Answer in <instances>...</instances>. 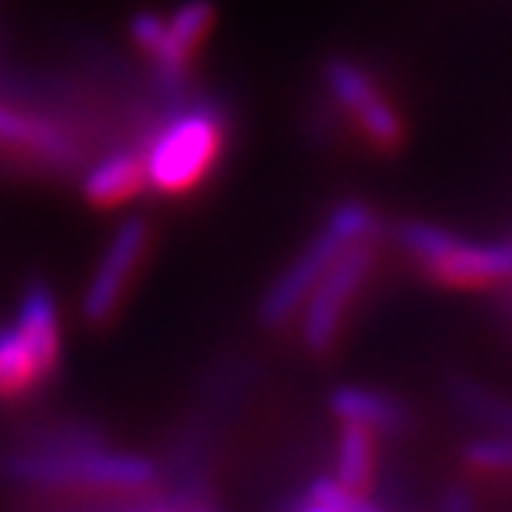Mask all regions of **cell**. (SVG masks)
Instances as JSON below:
<instances>
[{"instance_id":"obj_1","label":"cell","mask_w":512,"mask_h":512,"mask_svg":"<svg viewBox=\"0 0 512 512\" xmlns=\"http://www.w3.org/2000/svg\"><path fill=\"white\" fill-rule=\"evenodd\" d=\"M13 482L50 491H108L142 494L158 488V466L127 451H108L93 442L53 445L31 454H16L4 463Z\"/></svg>"},{"instance_id":"obj_2","label":"cell","mask_w":512,"mask_h":512,"mask_svg":"<svg viewBox=\"0 0 512 512\" xmlns=\"http://www.w3.org/2000/svg\"><path fill=\"white\" fill-rule=\"evenodd\" d=\"M223 149L226 115L213 102L176 108L142 149L149 189L161 195H189L213 173Z\"/></svg>"},{"instance_id":"obj_3","label":"cell","mask_w":512,"mask_h":512,"mask_svg":"<svg viewBox=\"0 0 512 512\" xmlns=\"http://www.w3.org/2000/svg\"><path fill=\"white\" fill-rule=\"evenodd\" d=\"M380 219L371 204L364 201H343L331 213L324 216L321 229L306 241V247L294 256L290 263L266 290L260 303V321L266 327H281L290 318H297L303 303L321 281V275L331 269L337 256L364 238H377Z\"/></svg>"},{"instance_id":"obj_4","label":"cell","mask_w":512,"mask_h":512,"mask_svg":"<svg viewBox=\"0 0 512 512\" xmlns=\"http://www.w3.org/2000/svg\"><path fill=\"white\" fill-rule=\"evenodd\" d=\"M398 244L426 278L451 290H488L512 281V238L475 241L414 219L398 229Z\"/></svg>"},{"instance_id":"obj_5","label":"cell","mask_w":512,"mask_h":512,"mask_svg":"<svg viewBox=\"0 0 512 512\" xmlns=\"http://www.w3.org/2000/svg\"><path fill=\"white\" fill-rule=\"evenodd\" d=\"M377 266V238L349 244L331 263L300 309V337L312 355L331 352L340 340L343 324L358 303L364 284Z\"/></svg>"},{"instance_id":"obj_6","label":"cell","mask_w":512,"mask_h":512,"mask_svg":"<svg viewBox=\"0 0 512 512\" xmlns=\"http://www.w3.org/2000/svg\"><path fill=\"white\" fill-rule=\"evenodd\" d=\"M324 84L371 149L389 155L405 142V121L368 68L346 56H334L324 62Z\"/></svg>"},{"instance_id":"obj_7","label":"cell","mask_w":512,"mask_h":512,"mask_svg":"<svg viewBox=\"0 0 512 512\" xmlns=\"http://www.w3.org/2000/svg\"><path fill=\"white\" fill-rule=\"evenodd\" d=\"M149 250V223L139 216H130L115 229L112 241L102 250L99 266L87 281L81 312L87 324H105L124 303L127 290L136 278V269Z\"/></svg>"},{"instance_id":"obj_8","label":"cell","mask_w":512,"mask_h":512,"mask_svg":"<svg viewBox=\"0 0 512 512\" xmlns=\"http://www.w3.org/2000/svg\"><path fill=\"white\" fill-rule=\"evenodd\" d=\"M213 22H216V13L210 0H186V4H179L170 16H164L161 38L145 56L152 59L155 78L167 93L186 84L192 59L207 41Z\"/></svg>"},{"instance_id":"obj_9","label":"cell","mask_w":512,"mask_h":512,"mask_svg":"<svg viewBox=\"0 0 512 512\" xmlns=\"http://www.w3.org/2000/svg\"><path fill=\"white\" fill-rule=\"evenodd\" d=\"M149 189L142 152H108L84 173V198L93 207H121Z\"/></svg>"},{"instance_id":"obj_10","label":"cell","mask_w":512,"mask_h":512,"mask_svg":"<svg viewBox=\"0 0 512 512\" xmlns=\"http://www.w3.org/2000/svg\"><path fill=\"white\" fill-rule=\"evenodd\" d=\"M0 142L16 145V149L44 158L53 164H75L78 161V145L71 142V136L34 115H25L19 108L0 102Z\"/></svg>"},{"instance_id":"obj_11","label":"cell","mask_w":512,"mask_h":512,"mask_svg":"<svg viewBox=\"0 0 512 512\" xmlns=\"http://www.w3.org/2000/svg\"><path fill=\"white\" fill-rule=\"evenodd\" d=\"M19 334L25 337V343L38 355L41 368L50 374L59 361V349H62V331H59V309L56 300L47 287H28L25 297L19 303L16 321Z\"/></svg>"},{"instance_id":"obj_12","label":"cell","mask_w":512,"mask_h":512,"mask_svg":"<svg viewBox=\"0 0 512 512\" xmlns=\"http://www.w3.org/2000/svg\"><path fill=\"white\" fill-rule=\"evenodd\" d=\"M331 411L340 423H355L377 435H389L405 426V408L380 389L340 386L331 395Z\"/></svg>"},{"instance_id":"obj_13","label":"cell","mask_w":512,"mask_h":512,"mask_svg":"<svg viewBox=\"0 0 512 512\" xmlns=\"http://www.w3.org/2000/svg\"><path fill=\"white\" fill-rule=\"evenodd\" d=\"M377 432L343 423L340 438H337V469L334 475L352 491L368 494L374 491L377 482Z\"/></svg>"},{"instance_id":"obj_14","label":"cell","mask_w":512,"mask_h":512,"mask_svg":"<svg viewBox=\"0 0 512 512\" xmlns=\"http://www.w3.org/2000/svg\"><path fill=\"white\" fill-rule=\"evenodd\" d=\"M44 377L47 371L19 334V327H0V398H19L31 392Z\"/></svg>"},{"instance_id":"obj_15","label":"cell","mask_w":512,"mask_h":512,"mask_svg":"<svg viewBox=\"0 0 512 512\" xmlns=\"http://www.w3.org/2000/svg\"><path fill=\"white\" fill-rule=\"evenodd\" d=\"M300 506L309 512H364V509H377L380 503L368 494H358L346 488L337 475H318L303 488Z\"/></svg>"},{"instance_id":"obj_16","label":"cell","mask_w":512,"mask_h":512,"mask_svg":"<svg viewBox=\"0 0 512 512\" xmlns=\"http://www.w3.org/2000/svg\"><path fill=\"white\" fill-rule=\"evenodd\" d=\"M466 466L475 472L512 475V432H494L482 442H472L463 454Z\"/></svg>"}]
</instances>
